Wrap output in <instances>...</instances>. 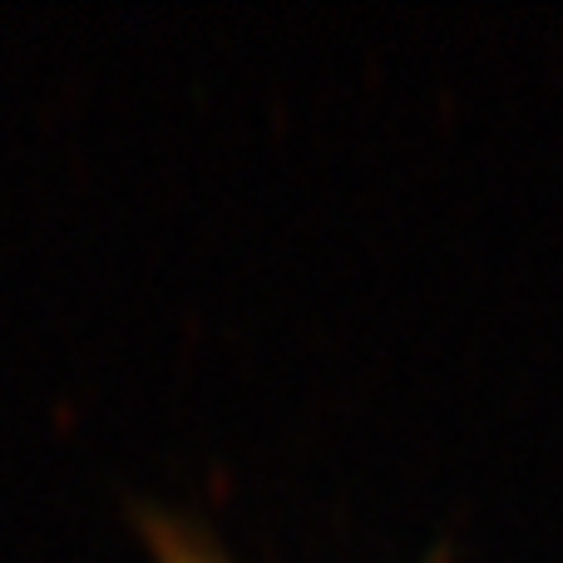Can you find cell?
<instances>
[{"label":"cell","mask_w":563,"mask_h":563,"mask_svg":"<svg viewBox=\"0 0 563 563\" xmlns=\"http://www.w3.org/2000/svg\"><path fill=\"white\" fill-rule=\"evenodd\" d=\"M144 539H148V559L154 563H233L203 529L188 525V519H174V515H148Z\"/></svg>","instance_id":"1"}]
</instances>
